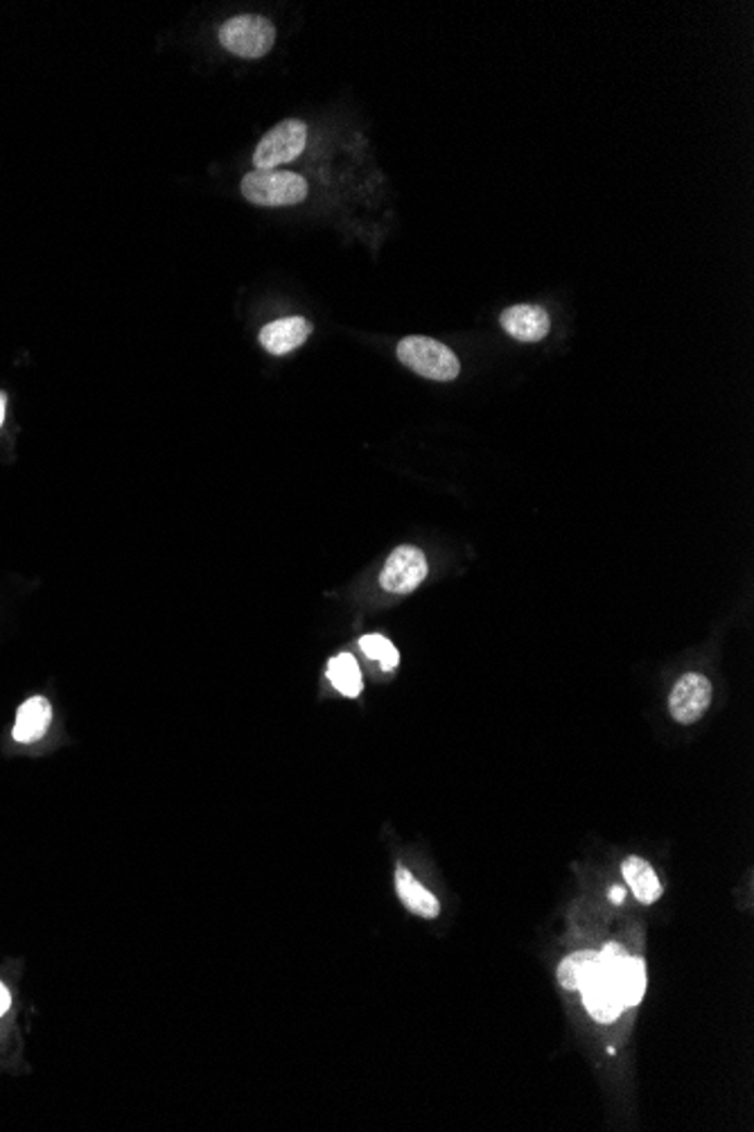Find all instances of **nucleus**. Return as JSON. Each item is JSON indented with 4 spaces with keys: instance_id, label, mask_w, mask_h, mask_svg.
I'll return each mask as SVG.
<instances>
[{
    "instance_id": "1",
    "label": "nucleus",
    "mask_w": 754,
    "mask_h": 1132,
    "mask_svg": "<svg viewBox=\"0 0 754 1132\" xmlns=\"http://www.w3.org/2000/svg\"><path fill=\"white\" fill-rule=\"evenodd\" d=\"M396 351H398V360L407 369H411L413 373L423 376V378H430V380L450 382L461 371L459 357L448 346L432 338H423V335L405 338Z\"/></svg>"
},
{
    "instance_id": "2",
    "label": "nucleus",
    "mask_w": 754,
    "mask_h": 1132,
    "mask_svg": "<svg viewBox=\"0 0 754 1132\" xmlns=\"http://www.w3.org/2000/svg\"><path fill=\"white\" fill-rule=\"evenodd\" d=\"M242 195L254 206H296L307 198V181L296 173L254 170L242 179Z\"/></svg>"
},
{
    "instance_id": "3",
    "label": "nucleus",
    "mask_w": 754,
    "mask_h": 1132,
    "mask_svg": "<svg viewBox=\"0 0 754 1132\" xmlns=\"http://www.w3.org/2000/svg\"><path fill=\"white\" fill-rule=\"evenodd\" d=\"M276 27L258 14H242L221 25L219 43L242 60H260L273 48Z\"/></svg>"
},
{
    "instance_id": "4",
    "label": "nucleus",
    "mask_w": 754,
    "mask_h": 1132,
    "mask_svg": "<svg viewBox=\"0 0 754 1132\" xmlns=\"http://www.w3.org/2000/svg\"><path fill=\"white\" fill-rule=\"evenodd\" d=\"M307 143L305 123L290 118L269 129L254 152L256 170H273L278 165L290 163L301 156Z\"/></svg>"
},
{
    "instance_id": "5",
    "label": "nucleus",
    "mask_w": 754,
    "mask_h": 1132,
    "mask_svg": "<svg viewBox=\"0 0 754 1132\" xmlns=\"http://www.w3.org/2000/svg\"><path fill=\"white\" fill-rule=\"evenodd\" d=\"M578 990L583 992L585 1008H588L592 1019L601 1021V1025H610V1021H614L622 1015V1010H624L622 992L617 988V981L612 979V975L608 972V968L601 963L599 956H597L595 968L590 970L588 977L583 979Z\"/></svg>"
},
{
    "instance_id": "6",
    "label": "nucleus",
    "mask_w": 754,
    "mask_h": 1132,
    "mask_svg": "<svg viewBox=\"0 0 754 1132\" xmlns=\"http://www.w3.org/2000/svg\"><path fill=\"white\" fill-rule=\"evenodd\" d=\"M427 576V559L418 547L402 545L391 551V557L384 563V570L380 574V586L386 593L407 595L413 593L418 586L425 582Z\"/></svg>"
},
{
    "instance_id": "7",
    "label": "nucleus",
    "mask_w": 754,
    "mask_h": 1132,
    "mask_svg": "<svg viewBox=\"0 0 754 1132\" xmlns=\"http://www.w3.org/2000/svg\"><path fill=\"white\" fill-rule=\"evenodd\" d=\"M712 703V683L701 674L682 676L668 695V712L682 726L701 722Z\"/></svg>"
},
{
    "instance_id": "8",
    "label": "nucleus",
    "mask_w": 754,
    "mask_h": 1132,
    "mask_svg": "<svg viewBox=\"0 0 754 1132\" xmlns=\"http://www.w3.org/2000/svg\"><path fill=\"white\" fill-rule=\"evenodd\" d=\"M599 958L608 968V972L612 975V979L617 981L624 1006H637L641 1002V997H644V990H647L644 963L624 954L619 950V945H608Z\"/></svg>"
},
{
    "instance_id": "9",
    "label": "nucleus",
    "mask_w": 754,
    "mask_h": 1132,
    "mask_svg": "<svg viewBox=\"0 0 754 1132\" xmlns=\"http://www.w3.org/2000/svg\"><path fill=\"white\" fill-rule=\"evenodd\" d=\"M501 328L507 330V333L520 342H540L547 338L549 328H551V319L547 315L545 308L540 306H528V303H522V306H513L509 310L501 313Z\"/></svg>"
},
{
    "instance_id": "10",
    "label": "nucleus",
    "mask_w": 754,
    "mask_h": 1132,
    "mask_svg": "<svg viewBox=\"0 0 754 1132\" xmlns=\"http://www.w3.org/2000/svg\"><path fill=\"white\" fill-rule=\"evenodd\" d=\"M312 333V323L303 317H285L263 328L260 344L271 355H287L296 351Z\"/></svg>"
},
{
    "instance_id": "11",
    "label": "nucleus",
    "mask_w": 754,
    "mask_h": 1132,
    "mask_svg": "<svg viewBox=\"0 0 754 1132\" xmlns=\"http://www.w3.org/2000/svg\"><path fill=\"white\" fill-rule=\"evenodd\" d=\"M396 893L409 914H413L418 918H425V920L438 918V914H440L438 898L427 887H423V883L416 879V875L405 866H396Z\"/></svg>"
},
{
    "instance_id": "12",
    "label": "nucleus",
    "mask_w": 754,
    "mask_h": 1132,
    "mask_svg": "<svg viewBox=\"0 0 754 1132\" xmlns=\"http://www.w3.org/2000/svg\"><path fill=\"white\" fill-rule=\"evenodd\" d=\"M622 875L632 898L641 904H655L662 898V881L655 868L641 857H626L622 864Z\"/></svg>"
},
{
    "instance_id": "13",
    "label": "nucleus",
    "mask_w": 754,
    "mask_h": 1132,
    "mask_svg": "<svg viewBox=\"0 0 754 1132\" xmlns=\"http://www.w3.org/2000/svg\"><path fill=\"white\" fill-rule=\"evenodd\" d=\"M52 722V705L43 697L27 699L16 714L14 724V739L21 743H33L41 739Z\"/></svg>"
},
{
    "instance_id": "14",
    "label": "nucleus",
    "mask_w": 754,
    "mask_h": 1132,
    "mask_svg": "<svg viewBox=\"0 0 754 1132\" xmlns=\"http://www.w3.org/2000/svg\"><path fill=\"white\" fill-rule=\"evenodd\" d=\"M328 681L348 699L359 697L365 689V678H361L357 660L350 653H340L328 662Z\"/></svg>"
},
{
    "instance_id": "15",
    "label": "nucleus",
    "mask_w": 754,
    "mask_h": 1132,
    "mask_svg": "<svg viewBox=\"0 0 754 1132\" xmlns=\"http://www.w3.org/2000/svg\"><path fill=\"white\" fill-rule=\"evenodd\" d=\"M595 963H597L595 952H576L561 963V968H558V981H561V985L565 990H578L583 979L588 977L590 970L595 968Z\"/></svg>"
},
{
    "instance_id": "16",
    "label": "nucleus",
    "mask_w": 754,
    "mask_h": 1132,
    "mask_svg": "<svg viewBox=\"0 0 754 1132\" xmlns=\"http://www.w3.org/2000/svg\"><path fill=\"white\" fill-rule=\"evenodd\" d=\"M359 649L365 651L371 660H378L384 672H391L400 665L398 649L391 645V640H386L384 635H375V633L365 635V638L359 640Z\"/></svg>"
},
{
    "instance_id": "17",
    "label": "nucleus",
    "mask_w": 754,
    "mask_h": 1132,
    "mask_svg": "<svg viewBox=\"0 0 754 1132\" xmlns=\"http://www.w3.org/2000/svg\"><path fill=\"white\" fill-rule=\"evenodd\" d=\"M10 1006H12L10 992H8V988L3 983H0V1017H3L10 1010Z\"/></svg>"
},
{
    "instance_id": "18",
    "label": "nucleus",
    "mask_w": 754,
    "mask_h": 1132,
    "mask_svg": "<svg viewBox=\"0 0 754 1132\" xmlns=\"http://www.w3.org/2000/svg\"><path fill=\"white\" fill-rule=\"evenodd\" d=\"M5 407H8V396L0 392V428H3V421H5Z\"/></svg>"
}]
</instances>
